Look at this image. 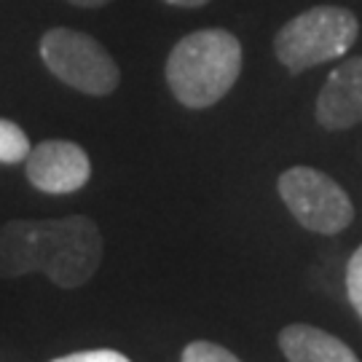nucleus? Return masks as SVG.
<instances>
[{"label":"nucleus","instance_id":"1","mask_svg":"<svg viewBox=\"0 0 362 362\" xmlns=\"http://www.w3.org/2000/svg\"><path fill=\"white\" fill-rule=\"evenodd\" d=\"M103 263V236L83 215L62 220H11L0 226V276L40 272L59 287H81Z\"/></svg>","mask_w":362,"mask_h":362},{"label":"nucleus","instance_id":"2","mask_svg":"<svg viewBox=\"0 0 362 362\" xmlns=\"http://www.w3.org/2000/svg\"><path fill=\"white\" fill-rule=\"evenodd\" d=\"M242 73V43L228 30H196L167 59V83L185 107L220 103Z\"/></svg>","mask_w":362,"mask_h":362},{"label":"nucleus","instance_id":"3","mask_svg":"<svg viewBox=\"0 0 362 362\" xmlns=\"http://www.w3.org/2000/svg\"><path fill=\"white\" fill-rule=\"evenodd\" d=\"M357 33L360 25L351 11L338 6H317L293 16L276 33L274 52L290 73H303L344 57L354 46Z\"/></svg>","mask_w":362,"mask_h":362},{"label":"nucleus","instance_id":"4","mask_svg":"<svg viewBox=\"0 0 362 362\" xmlns=\"http://www.w3.org/2000/svg\"><path fill=\"white\" fill-rule=\"evenodd\" d=\"M40 57L62 83L91 97L113 94L121 81L118 65L103 43L70 27L49 30L40 38Z\"/></svg>","mask_w":362,"mask_h":362},{"label":"nucleus","instance_id":"5","mask_svg":"<svg viewBox=\"0 0 362 362\" xmlns=\"http://www.w3.org/2000/svg\"><path fill=\"white\" fill-rule=\"evenodd\" d=\"M279 196L293 218L314 233H338L354 220L346 191L333 177L311 167H293L279 177Z\"/></svg>","mask_w":362,"mask_h":362},{"label":"nucleus","instance_id":"6","mask_svg":"<svg viewBox=\"0 0 362 362\" xmlns=\"http://www.w3.org/2000/svg\"><path fill=\"white\" fill-rule=\"evenodd\" d=\"M27 180L43 194H76L91 177V161L81 145L46 140L27 156Z\"/></svg>","mask_w":362,"mask_h":362},{"label":"nucleus","instance_id":"7","mask_svg":"<svg viewBox=\"0 0 362 362\" xmlns=\"http://www.w3.org/2000/svg\"><path fill=\"white\" fill-rule=\"evenodd\" d=\"M317 121L325 129H349L362 121V57H351L327 76L317 97Z\"/></svg>","mask_w":362,"mask_h":362},{"label":"nucleus","instance_id":"8","mask_svg":"<svg viewBox=\"0 0 362 362\" xmlns=\"http://www.w3.org/2000/svg\"><path fill=\"white\" fill-rule=\"evenodd\" d=\"M279 349L290 362H360L341 338L311 325H287L279 333Z\"/></svg>","mask_w":362,"mask_h":362},{"label":"nucleus","instance_id":"9","mask_svg":"<svg viewBox=\"0 0 362 362\" xmlns=\"http://www.w3.org/2000/svg\"><path fill=\"white\" fill-rule=\"evenodd\" d=\"M33 151L22 127L0 118V164H22Z\"/></svg>","mask_w":362,"mask_h":362},{"label":"nucleus","instance_id":"10","mask_svg":"<svg viewBox=\"0 0 362 362\" xmlns=\"http://www.w3.org/2000/svg\"><path fill=\"white\" fill-rule=\"evenodd\" d=\"M182 362H242L236 354L223 349L212 341H191L182 349Z\"/></svg>","mask_w":362,"mask_h":362},{"label":"nucleus","instance_id":"11","mask_svg":"<svg viewBox=\"0 0 362 362\" xmlns=\"http://www.w3.org/2000/svg\"><path fill=\"white\" fill-rule=\"evenodd\" d=\"M346 293H349L354 311L360 314L362 320V245L354 250V255L349 258V266H346Z\"/></svg>","mask_w":362,"mask_h":362},{"label":"nucleus","instance_id":"12","mask_svg":"<svg viewBox=\"0 0 362 362\" xmlns=\"http://www.w3.org/2000/svg\"><path fill=\"white\" fill-rule=\"evenodd\" d=\"M52 362H132V360L116 349H91V351H73V354L57 357Z\"/></svg>","mask_w":362,"mask_h":362},{"label":"nucleus","instance_id":"13","mask_svg":"<svg viewBox=\"0 0 362 362\" xmlns=\"http://www.w3.org/2000/svg\"><path fill=\"white\" fill-rule=\"evenodd\" d=\"M169 6H177V8H199V6H207L209 0H164Z\"/></svg>","mask_w":362,"mask_h":362},{"label":"nucleus","instance_id":"14","mask_svg":"<svg viewBox=\"0 0 362 362\" xmlns=\"http://www.w3.org/2000/svg\"><path fill=\"white\" fill-rule=\"evenodd\" d=\"M67 3H73V6H81V8H100V6L110 3V0H67Z\"/></svg>","mask_w":362,"mask_h":362}]
</instances>
